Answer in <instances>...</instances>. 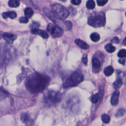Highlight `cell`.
Returning <instances> with one entry per match:
<instances>
[{
    "instance_id": "6da1fadb",
    "label": "cell",
    "mask_w": 126,
    "mask_h": 126,
    "mask_svg": "<svg viewBox=\"0 0 126 126\" xmlns=\"http://www.w3.org/2000/svg\"><path fill=\"white\" fill-rule=\"evenodd\" d=\"M50 80V78L48 76L34 72L27 77L25 81V86L31 93L37 94L46 88Z\"/></svg>"
},
{
    "instance_id": "7a4b0ae2",
    "label": "cell",
    "mask_w": 126,
    "mask_h": 126,
    "mask_svg": "<svg viewBox=\"0 0 126 126\" xmlns=\"http://www.w3.org/2000/svg\"><path fill=\"white\" fill-rule=\"evenodd\" d=\"M43 101L47 106H53L59 103L62 98V94L57 91H48L43 96Z\"/></svg>"
},
{
    "instance_id": "3957f363",
    "label": "cell",
    "mask_w": 126,
    "mask_h": 126,
    "mask_svg": "<svg viewBox=\"0 0 126 126\" xmlns=\"http://www.w3.org/2000/svg\"><path fill=\"white\" fill-rule=\"evenodd\" d=\"M84 80L83 75L78 71H75L68 76L63 82L64 88L74 87L78 85Z\"/></svg>"
},
{
    "instance_id": "277c9868",
    "label": "cell",
    "mask_w": 126,
    "mask_h": 126,
    "mask_svg": "<svg viewBox=\"0 0 126 126\" xmlns=\"http://www.w3.org/2000/svg\"><path fill=\"white\" fill-rule=\"evenodd\" d=\"M105 15L103 12L93 14L88 19V24L95 28L103 27L105 25Z\"/></svg>"
},
{
    "instance_id": "5b68a950",
    "label": "cell",
    "mask_w": 126,
    "mask_h": 126,
    "mask_svg": "<svg viewBox=\"0 0 126 126\" xmlns=\"http://www.w3.org/2000/svg\"><path fill=\"white\" fill-rule=\"evenodd\" d=\"M52 11L55 16L59 20H65L69 15V11L63 5L54 3L51 6Z\"/></svg>"
},
{
    "instance_id": "8992f818",
    "label": "cell",
    "mask_w": 126,
    "mask_h": 126,
    "mask_svg": "<svg viewBox=\"0 0 126 126\" xmlns=\"http://www.w3.org/2000/svg\"><path fill=\"white\" fill-rule=\"evenodd\" d=\"M47 30L54 38L61 37L63 33V31L62 28L51 23L48 25Z\"/></svg>"
},
{
    "instance_id": "52a82bcc",
    "label": "cell",
    "mask_w": 126,
    "mask_h": 126,
    "mask_svg": "<svg viewBox=\"0 0 126 126\" xmlns=\"http://www.w3.org/2000/svg\"><path fill=\"white\" fill-rule=\"evenodd\" d=\"M43 12L44 13V14L47 17H48V18H49L51 20H52L54 23H56V24H58V20H59V19H58L55 16V15H54V14L52 11H51L50 10H49L47 8H44L43 9Z\"/></svg>"
},
{
    "instance_id": "ba28073f",
    "label": "cell",
    "mask_w": 126,
    "mask_h": 126,
    "mask_svg": "<svg viewBox=\"0 0 126 126\" xmlns=\"http://www.w3.org/2000/svg\"><path fill=\"white\" fill-rule=\"evenodd\" d=\"M2 37L6 42L10 44H12L17 37L16 35L11 33L7 32L4 33L2 35Z\"/></svg>"
},
{
    "instance_id": "9c48e42d",
    "label": "cell",
    "mask_w": 126,
    "mask_h": 126,
    "mask_svg": "<svg viewBox=\"0 0 126 126\" xmlns=\"http://www.w3.org/2000/svg\"><path fill=\"white\" fill-rule=\"evenodd\" d=\"M31 33L34 34L40 35L43 38H48L49 37V34L47 32L43 30H41L38 29H33L31 30Z\"/></svg>"
},
{
    "instance_id": "30bf717a",
    "label": "cell",
    "mask_w": 126,
    "mask_h": 126,
    "mask_svg": "<svg viewBox=\"0 0 126 126\" xmlns=\"http://www.w3.org/2000/svg\"><path fill=\"white\" fill-rule=\"evenodd\" d=\"M120 93L118 91H115L112 94L111 98V103L113 106H116L119 102Z\"/></svg>"
},
{
    "instance_id": "8fae6325",
    "label": "cell",
    "mask_w": 126,
    "mask_h": 126,
    "mask_svg": "<svg viewBox=\"0 0 126 126\" xmlns=\"http://www.w3.org/2000/svg\"><path fill=\"white\" fill-rule=\"evenodd\" d=\"M75 43L77 45L83 49H87L89 48V46L85 42L80 39H75Z\"/></svg>"
},
{
    "instance_id": "7c38bea8",
    "label": "cell",
    "mask_w": 126,
    "mask_h": 126,
    "mask_svg": "<svg viewBox=\"0 0 126 126\" xmlns=\"http://www.w3.org/2000/svg\"><path fill=\"white\" fill-rule=\"evenodd\" d=\"M17 16L16 12L14 11H8L6 12H3L2 14V16L4 19L10 18L11 19L15 18Z\"/></svg>"
},
{
    "instance_id": "4fadbf2b",
    "label": "cell",
    "mask_w": 126,
    "mask_h": 126,
    "mask_svg": "<svg viewBox=\"0 0 126 126\" xmlns=\"http://www.w3.org/2000/svg\"><path fill=\"white\" fill-rule=\"evenodd\" d=\"M93 67L95 69H99L101 66V63L97 58H93L92 59Z\"/></svg>"
},
{
    "instance_id": "5bb4252c",
    "label": "cell",
    "mask_w": 126,
    "mask_h": 126,
    "mask_svg": "<svg viewBox=\"0 0 126 126\" xmlns=\"http://www.w3.org/2000/svg\"><path fill=\"white\" fill-rule=\"evenodd\" d=\"M122 84H123L122 80L120 77H119V78H117V79L113 83V87L114 89L117 90L119 89L122 86Z\"/></svg>"
},
{
    "instance_id": "9a60e30c",
    "label": "cell",
    "mask_w": 126,
    "mask_h": 126,
    "mask_svg": "<svg viewBox=\"0 0 126 126\" xmlns=\"http://www.w3.org/2000/svg\"><path fill=\"white\" fill-rule=\"evenodd\" d=\"M24 13H25V17H26L27 18H28L29 19V18H31L32 17V16L33 15V11L31 8L27 7L25 9Z\"/></svg>"
},
{
    "instance_id": "2e32d148",
    "label": "cell",
    "mask_w": 126,
    "mask_h": 126,
    "mask_svg": "<svg viewBox=\"0 0 126 126\" xmlns=\"http://www.w3.org/2000/svg\"><path fill=\"white\" fill-rule=\"evenodd\" d=\"M105 50L110 53H113L116 50V48L111 43H108L105 46Z\"/></svg>"
},
{
    "instance_id": "e0dca14e",
    "label": "cell",
    "mask_w": 126,
    "mask_h": 126,
    "mask_svg": "<svg viewBox=\"0 0 126 126\" xmlns=\"http://www.w3.org/2000/svg\"><path fill=\"white\" fill-rule=\"evenodd\" d=\"M20 4L19 0H10L8 2V5L11 7H17Z\"/></svg>"
},
{
    "instance_id": "ac0fdd59",
    "label": "cell",
    "mask_w": 126,
    "mask_h": 126,
    "mask_svg": "<svg viewBox=\"0 0 126 126\" xmlns=\"http://www.w3.org/2000/svg\"><path fill=\"white\" fill-rule=\"evenodd\" d=\"M114 72L113 68L111 66H108L104 70V73L107 76L111 75Z\"/></svg>"
},
{
    "instance_id": "d6986e66",
    "label": "cell",
    "mask_w": 126,
    "mask_h": 126,
    "mask_svg": "<svg viewBox=\"0 0 126 126\" xmlns=\"http://www.w3.org/2000/svg\"><path fill=\"white\" fill-rule=\"evenodd\" d=\"M90 38L91 39L94 41V42H97L100 39V36L99 35V34H98L96 32H94L92 33L91 35H90Z\"/></svg>"
},
{
    "instance_id": "ffe728a7",
    "label": "cell",
    "mask_w": 126,
    "mask_h": 126,
    "mask_svg": "<svg viewBox=\"0 0 126 126\" xmlns=\"http://www.w3.org/2000/svg\"><path fill=\"white\" fill-rule=\"evenodd\" d=\"M21 120L23 123H28L30 120V116L27 113H22L21 115Z\"/></svg>"
},
{
    "instance_id": "44dd1931",
    "label": "cell",
    "mask_w": 126,
    "mask_h": 126,
    "mask_svg": "<svg viewBox=\"0 0 126 126\" xmlns=\"http://www.w3.org/2000/svg\"><path fill=\"white\" fill-rule=\"evenodd\" d=\"M86 7L89 9H93L95 7V3L93 0H89L86 3Z\"/></svg>"
},
{
    "instance_id": "7402d4cb",
    "label": "cell",
    "mask_w": 126,
    "mask_h": 126,
    "mask_svg": "<svg viewBox=\"0 0 126 126\" xmlns=\"http://www.w3.org/2000/svg\"><path fill=\"white\" fill-rule=\"evenodd\" d=\"M101 120L104 123L108 124L110 122V118L108 115L106 114H104L101 116Z\"/></svg>"
},
{
    "instance_id": "603a6c76",
    "label": "cell",
    "mask_w": 126,
    "mask_h": 126,
    "mask_svg": "<svg viewBox=\"0 0 126 126\" xmlns=\"http://www.w3.org/2000/svg\"><path fill=\"white\" fill-rule=\"evenodd\" d=\"M126 113V110L123 108L119 109L116 112L115 116L117 117H120L124 115V114Z\"/></svg>"
},
{
    "instance_id": "cb8c5ba5",
    "label": "cell",
    "mask_w": 126,
    "mask_h": 126,
    "mask_svg": "<svg viewBox=\"0 0 126 126\" xmlns=\"http://www.w3.org/2000/svg\"><path fill=\"white\" fill-rule=\"evenodd\" d=\"M98 98H99V94L97 93H96V94H93L91 96V101L93 103H96L97 102V101L98 100Z\"/></svg>"
},
{
    "instance_id": "d4e9b609",
    "label": "cell",
    "mask_w": 126,
    "mask_h": 126,
    "mask_svg": "<svg viewBox=\"0 0 126 126\" xmlns=\"http://www.w3.org/2000/svg\"><path fill=\"white\" fill-rule=\"evenodd\" d=\"M118 56L120 58H124L126 57V50L122 49L118 54Z\"/></svg>"
},
{
    "instance_id": "484cf974",
    "label": "cell",
    "mask_w": 126,
    "mask_h": 126,
    "mask_svg": "<svg viewBox=\"0 0 126 126\" xmlns=\"http://www.w3.org/2000/svg\"><path fill=\"white\" fill-rule=\"evenodd\" d=\"M96 2L98 6H102L107 3L108 0H96Z\"/></svg>"
},
{
    "instance_id": "4316f807",
    "label": "cell",
    "mask_w": 126,
    "mask_h": 126,
    "mask_svg": "<svg viewBox=\"0 0 126 126\" xmlns=\"http://www.w3.org/2000/svg\"><path fill=\"white\" fill-rule=\"evenodd\" d=\"M19 22L21 23H27L29 22V20L26 17H21L19 18Z\"/></svg>"
},
{
    "instance_id": "83f0119b",
    "label": "cell",
    "mask_w": 126,
    "mask_h": 126,
    "mask_svg": "<svg viewBox=\"0 0 126 126\" xmlns=\"http://www.w3.org/2000/svg\"><path fill=\"white\" fill-rule=\"evenodd\" d=\"M71 2L73 5H78L81 3V0H71Z\"/></svg>"
},
{
    "instance_id": "f1b7e54d",
    "label": "cell",
    "mask_w": 126,
    "mask_h": 126,
    "mask_svg": "<svg viewBox=\"0 0 126 126\" xmlns=\"http://www.w3.org/2000/svg\"><path fill=\"white\" fill-rule=\"evenodd\" d=\"M23 2H24L25 3L28 4H29V5H32V6H34V3H33V2L31 0H22Z\"/></svg>"
},
{
    "instance_id": "f546056e",
    "label": "cell",
    "mask_w": 126,
    "mask_h": 126,
    "mask_svg": "<svg viewBox=\"0 0 126 126\" xmlns=\"http://www.w3.org/2000/svg\"><path fill=\"white\" fill-rule=\"evenodd\" d=\"M111 42L114 43H116L118 44L120 42V39H119L118 37H114L112 40H111Z\"/></svg>"
},
{
    "instance_id": "4dcf8cb0",
    "label": "cell",
    "mask_w": 126,
    "mask_h": 126,
    "mask_svg": "<svg viewBox=\"0 0 126 126\" xmlns=\"http://www.w3.org/2000/svg\"><path fill=\"white\" fill-rule=\"evenodd\" d=\"M39 26V24L37 22H33L32 23V24L31 25V27L32 28V29H36L35 28H37Z\"/></svg>"
},
{
    "instance_id": "1f68e13d",
    "label": "cell",
    "mask_w": 126,
    "mask_h": 126,
    "mask_svg": "<svg viewBox=\"0 0 126 126\" xmlns=\"http://www.w3.org/2000/svg\"><path fill=\"white\" fill-rule=\"evenodd\" d=\"M82 62H83V63L85 64H86L88 62V59H87V56H86L85 57H84L82 58Z\"/></svg>"
},
{
    "instance_id": "d6a6232c",
    "label": "cell",
    "mask_w": 126,
    "mask_h": 126,
    "mask_svg": "<svg viewBox=\"0 0 126 126\" xmlns=\"http://www.w3.org/2000/svg\"><path fill=\"white\" fill-rule=\"evenodd\" d=\"M125 59H121L120 60H119V62L121 63V64H122L123 65L125 64Z\"/></svg>"
},
{
    "instance_id": "836d02e7",
    "label": "cell",
    "mask_w": 126,
    "mask_h": 126,
    "mask_svg": "<svg viewBox=\"0 0 126 126\" xmlns=\"http://www.w3.org/2000/svg\"><path fill=\"white\" fill-rule=\"evenodd\" d=\"M123 43H124V45H126V37L125 38V39H124V41H123Z\"/></svg>"
},
{
    "instance_id": "e575fe53",
    "label": "cell",
    "mask_w": 126,
    "mask_h": 126,
    "mask_svg": "<svg viewBox=\"0 0 126 126\" xmlns=\"http://www.w3.org/2000/svg\"><path fill=\"white\" fill-rule=\"evenodd\" d=\"M60 0V1H63V2H64V1H66L67 0Z\"/></svg>"
},
{
    "instance_id": "d590c367",
    "label": "cell",
    "mask_w": 126,
    "mask_h": 126,
    "mask_svg": "<svg viewBox=\"0 0 126 126\" xmlns=\"http://www.w3.org/2000/svg\"><path fill=\"white\" fill-rule=\"evenodd\" d=\"M125 15H126V13H125Z\"/></svg>"
},
{
    "instance_id": "8d00e7d4",
    "label": "cell",
    "mask_w": 126,
    "mask_h": 126,
    "mask_svg": "<svg viewBox=\"0 0 126 126\" xmlns=\"http://www.w3.org/2000/svg\"></svg>"
}]
</instances>
